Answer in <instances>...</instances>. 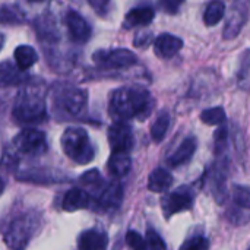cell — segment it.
<instances>
[{
    "label": "cell",
    "mask_w": 250,
    "mask_h": 250,
    "mask_svg": "<svg viewBox=\"0 0 250 250\" xmlns=\"http://www.w3.org/2000/svg\"><path fill=\"white\" fill-rule=\"evenodd\" d=\"M155 108V100L149 91L139 86H123L110 97V114L116 122L138 119L146 120Z\"/></svg>",
    "instance_id": "obj_1"
},
{
    "label": "cell",
    "mask_w": 250,
    "mask_h": 250,
    "mask_svg": "<svg viewBox=\"0 0 250 250\" xmlns=\"http://www.w3.org/2000/svg\"><path fill=\"white\" fill-rule=\"evenodd\" d=\"M13 120L18 125H40L47 119L45 89L42 83H26L16 97Z\"/></svg>",
    "instance_id": "obj_2"
},
{
    "label": "cell",
    "mask_w": 250,
    "mask_h": 250,
    "mask_svg": "<svg viewBox=\"0 0 250 250\" xmlns=\"http://www.w3.org/2000/svg\"><path fill=\"white\" fill-rule=\"evenodd\" d=\"M60 142L64 154L76 164H89L95 157L89 135L82 127H67L63 132Z\"/></svg>",
    "instance_id": "obj_3"
},
{
    "label": "cell",
    "mask_w": 250,
    "mask_h": 250,
    "mask_svg": "<svg viewBox=\"0 0 250 250\" xmlns=\"http://www.w3.org/2000/svg\"><path fill=\"white\" fill-rule=\"evenodd\" d=\"M51 98L54 107L63 111L66 116L79 117L85 113L88 104V94L86 91L73 86V85H56L51 92Z\"/></svg>",
    "instance_id": "obj_4"
},
{
    "label": "cell",
    "mask_w": 250,
    "mask_h": 250,
    "mask_svg": "<svg viewBox=\"0 0 250 250\" xmlns=\"http://www.w3.org/2000/svg\"><path fill=\"white\" fill-rule=\"evenodd\" d=\"M37 227V218L31 215H21L10 223L4 233V243L12 250H25L28 248L34 229Z\"/></svg>",
    "instance_id": "obj_5"
},
{
    "label": "cell",
    "mask_w": 250,
    "mask_h": 250,
    "mask_svg": "<svg viewBox=\"0 0 250 250\" xmlns=\"http://www.w3.org/2000/svg\"><path fill=\"white\" fill-rule=\"evenodd\" d=\"M195 192L190 186H180L174 192L167 193L161 199V208L166 220H170L179 212H185L193 208Z\"/></svg>",
    "instance_id": "obj_6"
},
{
    "label": "cell",
    "mask_w": 250,
    "mask_h": 250,
    "mask_svg": "<svg viewBox=\"0 0 250 250\" xmlns=\"http://www.w3.org/2000/svg\"><path fill=\"white\" fill-rule=\"evenodd\" d=\"M92 60L103 69H127L138 63V57L127 48L98 50L92 54Z\"/></svg>",
    "instance_id": "obj_7"
},
{
    "label": "cell",
    "mask_w": 250,
    "mask_h": 250,
    "mask_svg": "<svg viewBox=\"0 0 250 250\" xmlns=\"http://www.w3.org/2000/svg\"><path fill=\"white\" fill-rule=\"evenodd\" d=\"M250 18V0H234L229 9L227 21L223 29V38L230 41L239 37Z\"/></svg>",
    "instance_id": "obj_8"
},
{
    "label": "cell",
    "mask_w": 250,
    "mask_h": 250,
    "mask_svg": "<svg viewBox=\"0 0 250 250\" xmlns=\"http://www.w3.org/2000/svg\"><path fill=\"white\" fill-rule=\"evenodd\" d=\"M13 149L23 155H41L47 151L45 135L37 129H23L13 139Z\"/></svg>",
    "instance_id": "obj_9"
},
{
    "label": "cell",
    "mask_w": 250,
    "mask_h": 250,
    "mask_svg": "<svg viewBox=\"0 0 250 250\" xmlns=\"http://www.w3.org/2000/svg\"><path fill=\"white\" fill-rule=\"evenodd\" d=\"M227 179H229V160L221 155L217 157V161L212 164L209 171V186L212 196L218 205H223L227 201Z\"/></svg>",
    "instance_id": "obj_10"
},
{
    "label": "cell",
    "mask_w": 250,
    "mask_h": 250,
    "mask_svg": "<svg viewBox=\"0 0 250 250\" xmlns=\"http://www.w3.org/2000/svg\"><path fill=\"white\" fill-rule=\"evenodd\" d=\"M108 144L111 152L129 154L135 144L132 127L126 122H116L111 125L108 129Z\"/></svg>",
    "instance_id": "obj_11"
},
{
    "label": "cell",
    "mask_w": 250,
    "mask_h": 250,
    "mask_svg": "<svg viewBox=\"0 0 250 250\" xmlns=\"http://www.w3.org/2000/svg\"><path fill=\"white\" fill-rule=\"evenodd\" d=\"M66 26L70 38L75 42H86L91 38V26L88 22L75 10H69L66 15Z\"/></svg>",
    "instance_id": "obj_12"
},
{
    "label": "cell",
    "mask_w": 250,
    "mask_h": 250,
    "mask_svg": "<svg viewBox=\"0 0 250 250\" xmlns=\"http://www.w3.org/2000/svg\"><path fill=\"white\" fill-rule=\"evenodd\" d=\"M183 47V40L173 34H161L154 40V53L160 59H173Z\"/></svg>",
    "instance_id": "obj_13"
},
{
    "label": "cell",
    "mask_w": 250,
    "mask_h": 250,
    "mask_svg": "<svg viewBox=\"0 0 250 250\" xmlns=\"http://www.w3.org/2000/svg\"><path fill=\"white\" fill-rule=\"evenodd\" d=\"M196 148H198L196 138L189 136V138L183 139L182 144L176 148V151L167 158V164L171 168H176V167H182V166L189 164L190 160L193 158L195 152H196Z\"/></svg>",
    "instance_id": "obj_14"
},
{
    "label": "cell",
    "mask_w": 250,
    "mask_h": 250,
    "mask_svg": "<svg viewBox=\"0 0 250 250\" xmlns=\"http://www.w3.org/2000/svg\"><path fill=\"white\" fill-rule=\"evenodd\" d=\"M98 205L104 211H116L123 202V188L119 182H113L101 190L98 195Z\"/></svg>",
    "instance_id": "obj_15"
},
{
    "label": "cell",
    "mask_w": 250,
    "mask_h": 250,
    "mask_svg": "<svg viewBox=\"0 0 250 250\" xmlns=\"http://www.w3.org/2000/svg\"><path fill=\"white\" fill-rule=\"evenodd\" d=\"M155 18V10L151 6H138L130 9L123 21V26L126 29L138 28V26H146L149 25Z\"/></svg>",
    "instance_id": "obj_16"
},
{
    "label": "cell",
    "mask_w": 250,
    "mask_h": 250,
    "mask_svg": "<svg viewBox=\"0 0 250 250\" xmlns=\"http://www.w3.org/2000/svg\"><path fill=\"white\" fill-rule=\"evenodd\" d=\"M89 202H91V196L85 189L73 188L63 198V209L67 212H75L88 208Z\"/></svg>",
    "instance_id": "obj_17"
},
{
    "label": "cell",
    "mask_w": 250,
    "mask_h": 250,
    "mask_svg": "<svg viewBox=\"0 0 250 250\" xmlns=\"http://www.w3.org/2000/svg\"><path fill=\"white\" fill-rule=\"evenodd\" d=\"M78 246L81 250H105L108 246V237L100 230H86L79 236Z\"/></svg>",
    "instance_id": "obj_18"
},
{
    "label": "cell",
    "mask_w": 250,
    "mask_h": 250,
    "mask_svg": "<svg viewBox=\"0 0 250 250\" xmlns=\"http://www.w3.org/2000/svg\"><path fill=\"white\" fill-rule=\"evenodd\" d=\"M173 185V176L166 168H155L149 177H148V189L155 193H164L167 192Z\"/></svg>",
    "instance_id": "obj_19"
},
{
    "label": "cell",
    "mask_w": 250,
    "mask_h": 250,
    "mask_svg": "<svg viewBox=\"0 0 250 250\" xmlns=\"http://www.w3.org/2000/svg\"><path fill=\"white\" fill-rule=\"evenodd\" d=\"M132 168V160L129 154L123 152H113L108 160V171L113 177L120 179L125 177Z\"/></svg>",
    "instance_id": "obj_20"
},
{
    "label": "cell",
    "mask_w": 250,
    "mask_h": 250,
    "mask_svg": "<svg viewBox=\"0 0 250 250\" xmlns=\"http://www.w3.org/2000/svg\"><path fill=\"white\" fill-rule=\"evenodd\" d=\"M25 81L23 70H21L16 64L12 62L6 60L0 63V85L9 86V85H16Z\"/></svg>",
    "instance_id": "obj_21"
},
{
    "label": "cell",
    "mask_w": 250,
    "mask_h": 250,
    "mask_svg": "<svg viewBox=\"0 0 250 250\" xmlns=\"http://www.w3.org/2000/svg\"><path fill=\"white\" fill-rule=\"evenodd\" d=\"M170 125H171V116L167 110H163L158 113L155 122L152 123L151 126V138L154 142L160 144L164 141L168 129H170Z\"/></svg>",
    "instance_id": "obj_22"
},
{
    "label": "cell",
    "mask_w": 250,
    "mask_h": 250,
    "mask_svg": "<svg viewBox=\"0 0 250 250\" xmlns=\"http://www.w3.org/2000/svg\"><path fill=\"white\" fill-rule=\"evenodd\" d=\"M13 57H15V63L16 66L21 69V70H26L29 69L32 64L37 63L38 60V56H37V51L31 47V45H19L15 48V53H13Z\"/></svg>",
    "instance_id": "obj_23"
},
{
    "label": "cell",
    "mask_w": 250,
    "mask_h": 250,
    "mask_svg": "<svg viewBox=\"0 0 250 250\" xmlns=\"http://www.w3.org/2000/svg\"><path fill=\"white\" fill-rule=\"evenodd\" d=\"M226 15V3L223 0H211L204 13V22L207 26H214L221 22Z\"/></svg>",
    "instance_id": "obj_24"
},
{
    "label": "cell",
    "mask_w": 250,
    "mask_h": 250,
    "mask_svg": "<svg viewBox=\"0 0 250 250\" xmlns=\"http://www.w3.org/2000/svg\"><path fill=\"white\" fill-rule=\"evenodd\" d=\"M237 86L242 91H250V50H246L240 59V66L237 72Z\"/></svg>",
    "instance_id": "obj_25"
},
{
    "label": "cell",
    "mask_w": 250,
    "mask_h": 250,
    "mask_svg": "<svg viewBox=\"0 0 250 250\" xmlns=\"http://www.w3.org/2000/svg\"><path fill=\"white\" fill-rule=\"evenodd\" d=\"M201 120L208 126H223L227 120L226 110L223 107L207 108L201 113Z\"/></svg>",
    "instance_id": "obj_26"
},
{
    "label": "cell",
    "mask_w": 250,
    "mask_h": 250,
    "mask_svg": "<svg viewBox=\"0 0 250 250\" xmlns=\"http://www.w3.org/2000/svg\"><path fill=\"white\" fill-rule=\"evenodd\" d=\"M231 199L233 204L242 209L250 211V188L243 185H233L231 188Z\"/></svg>",
    "instance_id": "obj_27"
},
{
    "label": "cell",
    "mask_w": 250,
    "mask_h": 250,
    "mask_svg": "<svg viewBox=\"0 0 250 250\" xmlns=\"http://www.w3.org/2000/svg\"><path fill=\"white\" fill-rule=\"evenodd\" d=\"M227 142H229V130H227L226 125H223L214 133V151H215L217 157L224 155V152L227 149Z\"/></svg>",
    "instance_id": "obj_28"
},
{
    "label": "cell",
    "mask_w": 250,
    "mask_h": 250,
    "mask_svg": "<svg viewBox=\"0 0 250 250\" xmlns=\"http://www.w3.org/2000/svg\"><path fill=\"white\" fill-rule=\"evenodd\" d=\"M226 218L229 220V223H231L233 226H245L250 221V214L245 212V209L239 208V207H231L227 212H226Z\"/></svg>",
    "instance_id": "obj_29"
},
{
    "label": "cell",
    "mask_w": 250,
    "mask_h": 250,
    "mask_svg": "<svg viewBox=\"0 0 250 250\" xmlns=\"http://www.w3.org/2000/svg\"><path fill=\"white\" fill-rule=\"evenodd\" d=\"M103 183L104 182H103V177L98 173V170H89L81 177V185L83 188H88V189H92V190H98V188L103 189L104 188Z\"/></svg>",
    "instance_id": "obj_30"
},
{
    "label": "cell",
    "mask_w": 250,
    "mask_h": 250,
    "mask_svg": "<svg viewBox=\"0 0 250 250\" xmlns=\"http://www.w3.org/2000/svg\"><path fill=\"white\" fill-rule=\"evenodd\" d=\"M179 250H209V240L204 236H193L188 239Z\"/></svg>",
    "instance_id": "obj_31"
},
{
    "label": "cell",
    "mask_w": 250,
    "mask_h": 250,
    "mask_svg": "<svg viewBox=\"0 0 250 250\" xmlns=\"http://www.w3.org/2000/svg\"><path fill=\"white\" fill-rule=\"evenodd\" d=\"M126 245L129 250H148L145 239L138 233V231H127L126 234Z\"/></svg>",
    "instance_id": "obj_32"
},
{
    "label": "cell",
    "mask_w": 250,
    "mask_h": 250,
    "mask_svg": "<svg viewBox=\"0 0 250 250\" xmlns=\"http://www.w3.org/2000/svg\"><path fill=\"white\" fill-rule=\"evenodd\" d=\"M145 242H146V248H148V250H167L166 242L163 240V237H161L157 231H154V230H151V229L146 231Z\"/></svg>",
    "instance_id": "obj_33"
},
{
    "label": "cell",
    "mask_w": 250,
    "mask_h": 250,
    "mask_svg": "<svg viewBox=\"0 0 250 250\" xmlns=\"http://www.w3.org/2000/svg\"><path fill=\"white\" fill-rule=\"evenodd\" d=\"M183 4H185V0H158V7L167 15L179 13Z\"/></svg>",
    "instance_id": "obj_34"
},
{
    "label": "cell",
    "mask_w": 250,
    "mask_h": 250,
    "mask_svg": "<svg viewBox=\"0 0 250 250\" xmlns=\"http://www.w3.org/2000/svg\"><path fill=\"white\" fill-rule=\"evenodd\" d=\"M110 1L111 0H88L89 6L100 15H104L107 10H108V6H110Z\"/></svg>",
    "instance_id": "obj_35"
},
{
    "label": "cell",
    "mask_w": 250,
    "mask_h": 250,
    "mask_svg": "<svg viewBox=\"0 0 250 250\" xmlns=\"http://www.w3.org/2000/svg\"><path fill=\"white\" fill-rule=\"evenodd\" d=\"M151 41H152L151 32H139V34L135 37V40H133V44H135L136 47H141V48H144V47H146L148 44H151Z\"/></svg>",
    "instance_id": "obj_36"
},
{
    "label": "cell",
    "mask_w": 250,
    "mask_h": 250,
    "mask_svg": "<svg viewBox=\"0 0 250 250\" xmlns=\"http://www.w3.org/2000/svg\"><path fill=\"white\" fill-rule=\"evenodd\" d=\"M3 190H4V183H3V180L0 179V196H1V193H3Z\"/></svg>",
    "instance_id": "obj_37"
},
{
    "label": "cell",
    "mask_w": 250,
    "mask_h": 250,
    "mask_svg": "<svg viewBox=\"0 0 250 250\" xmlns=\"http://www.w3.org/2000/svg\"><path fill=\"white\" fill-rule=\"evenodd\" d=\"M3 44H4V37L0 34V50H1V47H3Z\"/></svg>",
    "instance_id": "obj_38"
},
{
    "label": "cell",
    "mask_w": 250,
    "mask_h": 250,
    "mask_svg": "<svg viewBox=\"0 0 250 250\" xmlns=\"http://www.w3.org/2000/svg\"><path fill=\"white\" fill-rule=\"evenodd\" d=\"M31 1H41V0H31Z\"/></svg>",
    "instance_id": "obj_39"
},
{
    "label": "cell",
    "mask_w": 250,
    "mask_h": 250,
    "mask_svg": "<svg viewBox=\"0 0 250 250\" xmlns=\"http://www.w3.org/2000/svg\"><path fill=\"white\" fill-rule=\"evenodd\" d=\"M249 250H250V249H249Z\"/></svg>",
    "instance_id": "obj_40"
}]
</instances>
